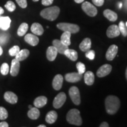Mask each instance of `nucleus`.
I'll return each mask as SVG.
<instances>
[{"label":"nucleus","mask_w":127,"mask_h":127,"mask_svg":"<svg viewBox=\"0 0 127 127\" xmlns=\"http://www.w3.org/2000/svg\"><path fill=\"white\" fill-rule=\"evenodd\" d=\"M52 45L54 47L56 48L58 53L61 54H64L66 50L68 48V46L65 45L59 39H54L52 41Z\"/></svg>","instance_id":"13"},{"label":"nucleus","mask_w":127,"mask_h":127,"mask_svg":"<svg viewBox=\"0 0 127 127\" xmlns=\"http://www.w3.org/2000/svg\"><path fill=\"white\" fill-rule=\"evenodd\" d=\"M91 48V41L89 38L84 39L79 44V49L83 52H87Z\"/></svg>","instance_id":"19"},{"label":"nucleus","mask_w":127,"mask_h":127,"mask_svg":"<svg viewBox=\"0 0 127 127\" xmlns=\"http://www.w3.org/2000/svg\"><path fill=\"white\" fill-rule=\"evenodd\" d=\"M118 47L116 45H111L108 48L107 52H106V58L108 61L113 60L118 53Z\"/></svg>","instance_id":"10"},{"label":"nucleus","mask_w":127,"mask_h":127,"mask_svg":"<svg viewBox=\"0 0 127 127\" xmlns=\"http://www.w3.org/2000/svg\"><path fill=\"white\" fill-rule=\"evenodd\" d=\"M81 7L82 10L90 17H94L97 14L98 11L96 8L88 1L82 3Z\"/></svg>","instance_id":"5"},{"label":"nucleus","mask_w":127,"mask_h":127,"mask_svg":"<svg viewBox=\"0 0 127 127\" xmlns=\"http://www.w3.org/2000/svg\"><path fill=\"white\" fill-rule=\"evenodd\" d=\"M9 65L7 63H3L1 66V72L3 75H6L9 72Z\"/></svg>","instance_id":"35"},{"label":"nucleus","mask_w":127,"mask_h":127,"mask_svg":"<svg viewBox=\"0 0 127 127\" xmlns=\"http://www.w3.org/2000/svg\"><path fill=\"white\" fill-rule=\"evenodd\" d=\"M5 7L6 9H7L8 11H9V12L14 11L16 8V6L15 4H14L12 1H7V2L6 3L5 5Z\"/></svg>","instance_id":"31"},{"label":"nucleus","mask_w":127,"mask_h":127,"mask_svg":"<svg viewBox=\"0 0 127 127\" xmlns=\"http://www.w3.org/2000/svg\"><path fill=\"white\" fill-rule=\"evenodd\" d=\"M47 103V98L44 96H38L34 100V105L36 108H42L44 107Z\"/></svg>","instance_id":"23"},{"label":"nucleus","mask_w":127,"mask_h":127,"mask_svg":"<svg viewBox=\"0 0 127 127\" xmlns=\"http://www.w3.org/2000/svg\"><path fill=\"white\" fill-rule=\"evenodd\" d=\"M33 1H34V2H38V1H39V0H32Z\"/></svg>","instance_id":"50"},{"label":"nucleus","mask_w":127,"mask_h":127,"mask_svg":"<svg viewBox=\"0 0 127 127\" xmlns=\"http://www.w3.org/2000/svg\"><path fill=\"white\" fill-rule=\"evenodd\" d=\"M4 9H3L2 8H1V7H0V15H1V14H2L3 13H4Z\"/></svg>","instance_id":"44"},{"label":"nucleus","mask_w":127,"mask_h":127,"mask_svg":"<svg viewBox=\"0 0 127 127\" xmlns=\"http://www.w3.org/2000/svg\"><path fill=\"white\" fill-rule=\"evenodd\" d=\"M118 28H119V30H120V32L123 34V35L124 36H127V26L125 25V24L123 21H121L120 23H119Z\"/></svg>","instance_id":"30"},{"label":"nucleus","mask_w":127,"mask_h":127,"mask_svg":"<svg viewBox=\"0 0 127 127\" xmlns=\"http://www.w3.org/2000/svg\"><path fill=\"white\" fill-rule=\"evenodd\" d=\"M8 112L5 108L2 107H0V120H5L7 118Z\"/></svg>","instance_id":"33"},{"label":"nucleus","mask_w":127,"mask_h":127,"mask_svg":"<svg viewBox=\"0 0 127 127\" xmlns=\"http://www.w3.org/2000/svg\"><path fill=\"white\" fill-rule=\"evenodd\" d=\"M38 127H46L45 125H39Z\"/></svg>","instance_id":"48"},{"label":"nucleus","mask_w":127,"mask_h":127,"mask_svg":"<svg viewBox=\"0 0 127 127\" xmlns=\"http://www.w3.org/2000/svg\"><path fill=\"white\" fill-rule=\"evenodd\" d=\"M76 67L77 68L78 72L80 74H82L85 72V66L84 64L81 62H78L76 64Z\"/></svg>","instance_id":"32"},{"label":"nucleus","mask_w":127,"mask_h":127,"mask_svg":"<svg viewBox=\"0 0 127 127\" xmlns=\"http://www.w3.org/2000/svg\"><path fill=\"white\" fill-rule=\"evenodd\" d=\"M25 42L32 46H36L39 43V38L35 34H28L25 36Z\"/></svg>","instance_id":"17"},{"label":"nucleus","mask_w":127,"mask_h":127,"mask_svg":"<svg viewBox=\"0 0 127 127\" xmlns=\"http://www.w3.org/2000/svg\"><path fill=\"white\" fill-rule=\"evenodd\" d=\"M2 52H3L2 48V47H1V46H0V56H1V55L2 54Z\"/></svg>","instance_id":"45"},{"label":"nucleus","mask_w":127,"mask_h":127,"mask_svg":"<svg viewBox=\"0 0 127 127\" xmlns=\"http://www.w3.org/2000/svg\"><path fill=\"white\" fill-rule=\"evenodd\" d=\"M58 54V51L53 45L48 48L47 50V58L50 61H54Z\"/></svg>","instance_id":"14"},{"label":"nucleus","mask_w":127,"mask_h":127,"mask_svg":"<svg viewBox=\"0 0 127 127\" xmlns=\"http://www.w3.org/2000/svg\"><path fill=\"white\" fill-rule=\"evenodd\" d=\"M20 51V47H19L18 45H15L13 47H12L11 48L9 49L8 52H9V55H10L11 56L15 57Z\"/></svg>","instance_id":"34"},{"label":"nucleus","mask_w":127,"mask_h":127,"mask_svg":"<svg viewBox=\"0 0 127 127\" xmlns=\"http://www.w3.org/2000/svg\"><path fill=\"white\" fill-rule=\"evenodd\" d=\"M63 77L61 74L55 75L53 81H52V87L54 90L58 91L61 90L63 84Z\"/></svg>","instance_id":"12"},{"label":"nucleus","mask_w":127,"mask_h":127,"mask_svg":"<svg viewBox=\"0 0 127 127\" xmlns=\"http://www.w3.org/2000/svg\"><path fill=\"white\" fill-rule=\"evenodd\" d=\"M125 77H126V79L127 80V68L126 69V71H125Z\"/></svg>","instance_id":"47"},{"label":"nucleus","mask_w":127,"mask_h":127,"mask_svg":"<svg viewBox=\"0 0 127 127\" xmlns=\"http://www.w3.org/2000/svg\"><path fill=\"white\" fill-rule=\"evenodd\" d=\"M82 78V74H79L78 72L68 73L65 76V79L66 81L71 83L79 82Z\"/></svg>","instance_id":"9"},{"label":"nucleus","mask_w":127,"mask_h":127,"mask_svg":"<svg viewBox=\"0 0 127 127\" xmlns=\"http://www.w3.org/2000/svg\"><path fill=\"white\" fill-rule=\"evenodd\" d=\"M66 121L70 124L80 126L82 125V121L80 115V112L78 109H70L66 114Z\"/></svg>","instance_id":"3"},{"label":"nucleus","mask_w":127,"mask_h":127,"mask_svg":"<svg viewBox=\"0 0 127 127\" xmlns=\"http://www.w3.org/2000/svg\"><path fill=\"white\" fill-rule=\"evenodd\" d=\"M11 19L8 17H0V28L3 30H7L10 27Z\"/></svg>","instance_id":"20"},{"label":"nucleus","mask_w":127,"mask_h":127,"mask_svg":"<svg viewBox=\"0 0 127 127\" xmlns=\"http://www.w3.org/2000/svg\"><path fill=\"white\" fill-rule=\"evenodd\" d=\"M64 54L72 61H77V60L78 59V53L74 50L68 48L65 51Z\"/></svg>","instance_id":"25"},{"label":"nucleus","mask_w":127,"mask_h":127,"mask_svg":"<svg viewBox=\"0 0 127 127\" xmlns=\"http://www.w3.org/2000/svg\"><path fill=\"white\" fill-rule=\"evenodd\" d=\"M125 25H126V26H127V23H126V24H125Z\"/></svg>","instance_id":"51"},{"label":"nucleus","mask_w":127,"mask_h":127,"mask_svg":"<svg viewBox=\"0 0 127 127\" xmlns=\"http://www.w3.org/2000/svg\"><path fill=\"white\" fill-rule=\"evenodd\" d=\"M100 127H109V124H108L107 122H103L100 124L99 125Z\"/></svg>","instance_id":"42"},{"label":"nucleus","mask_w":127,"mask_h":127,"mask_svg":"<svg viewBox=\"0 0 127 127\" xmlns=\"http://www.w3.org/2000/svg\"><path fill=\"white\" fill-rule=\"evenodd\" d=\"M8 36L7 34H2L0 35V44H4L8 41Z\"/></svg>","instance_id":"38"},{"label":"nucleus","mask_w":127,"mask_h":127,"mask_svg":"<svg viewBox=\"0 0 127 127\" xmlns=\"http://www.w3.org/2000/svg\"><path fill=\"white\" fill-rule=\"evenodd\" d=\"M4 99L8 102L11 104H15L18 101V96L14 93L11 91H7L4 94Z\"/></svg>","instance_id":"16"},{"label":"nucleus","mask_w":127,"mask_h":127,"mask_svg":"<svg viewBox=\"0 0 127 127\" xmlns=\"http://www.w3.org/2000/svg\"><path fill=\"white\" fill-rule=\"evenodd\" d=\"M112 71V66L109 64H104L98 69L96 75L98 77L102 78L109 75Z\"/></svg>","instance_id":"8"},{"label":"nucleus","mask_w":127,"mask_h":127,"mask_svg":"<svg viewBox=\"0 0 127 127\" xmlns=\"http://www.w3.org/2000/svg\"><path fill=\"white\" fill-rule=\"evenodd\" d=\"M95 76L91 71H87L84 74V81L87 85H92L94 82Z\"/></svg>","instance_id":"24"},{"label":"nucleus","mask_w":127,"mask_h":127,"mask_svg":"<svg viewBox=\"0 0 127 127\" xmlns=\"http://www.w3.org/2000/svg\"><path fill=\"white\" fill-rule=\"evenodd\" d=\"M57 27L64 32L67 31L70 32L71 34H76L79 31L78 25L74 24L61 23L57 25Z\"/></svg>","instance_id":"4"},{"label":"nucleus","mask_w":127,"mask_h":127,"mask_svg":"<svg viewBox=\"0 0 127 127\" xmlns=\"http://www.w3.org/2000/svg\"><path fill=\"white\" fill-rule=\"evenodd\" d=\"M93 4L97 7H101L104 3V0H92Z\"/></svg>","instance_id":"39"},{"label":"nucleus","mask_w":127,"mask_h":127,"mask_svg":"<svg viewBox=\"0 0 127 127\" xmlns=\"http://www.w3.org/2000/svg\"><path fill=\"white\" fill-rule=\"evenodd\" d=\"M103 14H104V17L107 18L109 21H115L117 20V18H118V15H117V13L114 12L113 11L110 10V9H105V10H104Z\"/></svg>","instance_id":"22"},{"label":"nucleus","mask_w":127,"mask_h":127,"mask_svg":"<svg viewBox=\"0 0 127 127\" xmlns=\"http://www.w3.org/2000/svg\"><path fill=\"white\" fill-rule=\"evenodd\" d=\"M16 2L18 4V5L22 8H25L27 7V0H15Z\"/></svg>","instance_id":"37"},{"label":"nucleus","mask_w":127,"mask_h":127,"mask_svg":"<svg viewBox=\"0 0 127 127\" xmlns=\"http://www.w3.org/2000/svg\"><path fill=\"white\" fill-rule=\"evenodd\" d=\"M30 55V51L27 49H23L20 50L17 55L15 56V59L19 61H22L25 60Z\"/></svg>","instance_id":"26"},{"label":"nucleus","mask_w":127,"mask_h":127,"mask_svg":"<svg viewBox=\"0 0 127 127\" xmlns=\"http://www.w3.org/2000/svg\"><path fill=\"white\" fill-rule=\"evenodd\" d=\"M66 94L63 92L58 94L55 96L54 99L53 101V106L55 108L58 109L62 107V106L64 104L65 102L66 101Z\"/></svg>","instance_id":"7"},{"label":"nucleus","mask_w":127,"mask_h":127,"mask_svg":"<svg viewBox=\"0 0 127 127\" xmlns=\"http://www.w3.org/2000/svg\"><path fill=\"white\" fill-rule=\"evenodd\" d=\"M28 108H29L30 109H31V108H32V107L31 105H29V106H28Z\"/></svg>","instance_id":"49"},{"label":"nucleus","mask_w":127,"mask_h":127,"mask_svg":"<svg viewBox=\"0 0 127 127\" xmlns=\"http://www.w3.org/2000/svg\"><path fill=\"white\" fill-rule=\"evenodd\" d=\"M122 5H123V4H122L121 2H120V4H119V8H121L122 7Z\"/></svg>","instance_id":"46"},{"label":"nucleus","mask_w":127,"mask_h":127,"mask_svg":"<svg viewBox=\"0 0 127 127\" xmlns=\"http://www.w3.org/2000/svg\"><path fill=\"white\" fill-rule=\"evenodd\" d=\"M69 95L71 100L76 105H79L81 103L80 93L78 88L75 86L71 87L69 90Z\"/></svg>","instance_id":"6"},{"label":"nucleus","mask_w":127,"mask_h":127,"mask_svg":"<svg viewBox=\"0 0 127 127\" xmlns=\"http://www.w3.org/2000/svg\"><path fill=\"white\" fill-rule=\"evenodd\" d=\"M120 100L117 96L109 95L105 101V106L107 112L109 115L116 114L120 108Z\"/></svg>","instance_id":"1"},{"label":"nucleus","mask_w":127,"mask_h":127,"mask_svg":"<svg viewBox=\"0 0 127 127\" xmlns=\"http://www.w3.org/2000/svg\"><path fill=\"white\" fill-rule=\"evenodd\" d=\"M58 118V114L54 111H51L48 112L45 117L46 122L49 124H52L56 121Z\"/></svg>","instance_id":"21"},{"label":"nucleus","mask_w":127,"mask_h":127,"mask_svg":"<svg viewBox=\"0 0 127 127\" xmlns=\"http://www.w3.org/2000/svg\"><path fill=\"white\" fill-rule=\"evenodd\" d=\"M76 3H78V4H80V3L83 2L84 0H74Z\"/></svg>","instance_id":"43"},{"label":"nucleus","mask_w":127,"mask_h":127,"mask_svg":"<svg viewBox=\"0 0 127 127\" xmlns=\"http://www.w3.org/2000/svg\"><path fill=\"white\" fill-rule=\"evenodd\" d=\"M39 115H40V112L36 107H32L28 112V117L31 120H37L39 118Z\"/></svg>","instance_id":"27"},{"label":"nucleus","mask_w":127,"mask_h":127,"mask_svg":"<svg viewBox=\"0 0 127 127\" xmlns=\"http://www.w3.org/2000/svg\"><path fill=\"white\" fill-rule=\"evenodd\" d=\"M54 2V0H42V4L44 6H48L51 5Z\"/></svg>","instance_id":"40"},{"label":"nucleus","mask_w":127,"mask_h":127,"mask_svg":"<svg viewBox=\"0 0 127 127\" xmlns=\"http://www.w3.org/2000/svg\"><path fill=\"white\" fill-rule=\"evenodd\" d=\"M71 34L70 32L67 31H64L63 34L61 35L60 41H61L62 43L64 44L65 45L69 46L71 44Z\"/></svg>","instance_id":"28"},{"label":"nucleus","mask_w":127,"mask_h":127,"mask_svg":"<svg viewBox=\"0 0 127 127\" xmlns=\"http://www.w3.org/2000/svg\"><path fill=\"white\" fill-rule=\"evenodd\" d=\"M120 31L118 26L117 25H111L107 30V35L108 38H113L120 35Z\"/></svg>","instance_id":"11"},{"label":"nucleus","mask_w":127,"mask_h":127,"mask_svg":"<svg viewBox=\"0 0 127 127\" xmlns=\"http://www.w3.org/2000/svg\"><path fill=\"white\" fill-rule=\"evenodd\" d=\"M28 25L27 23H24L20 25L19 27L18 31H17V34L19 36H22L26 34L27 31H28Z\"/></svg>","instance_id":"29"},{"label":"nucleus","mask_w":127,"mask_h":127,"mask_svg":"<svg viewBox=\"0 0 127 127\" xmlns=\"http://www.w3.org/2000/svg\"><path fill=\"white\" fill-rule=\"evenodd\" d=\"M95 55V51L93 50H88V51L86 52V54H85V57L90 60H93L94 59Z\"/></svg>","instance_id":"36"},{"label":"nucleus","mask_w":127,"mask_h":127,"mask_svg":"<svg viewBox=\"0 0 127 127\" xmlns=\"http://www.w3.org/2000/svg\"><path fill=\"white\" fill-rule=\"evenodd\" d=\"M31 31L33 34L36 35H42L44 33V28L40 24L35 23L31 25Z\"/></svg>","instance_id":"18"},{"label":"nucleus","mask_w":127,"mask_h":127,"mask_svg":"<svg viewBox=\"0 0 127 127\" xmlns=\"http://www.w3.org/2000/svg\"><path fill=\"white\" fill-rule=\"evenodd\" d=\"M8 123H6V122L3 121L0 123V127H8Z\"/></svg>","instance_id":"41"},{"label":"nucleus","mask_w":127,"mask_h":127,"mask_svg":"<svg viewBox=\"0 0 127 127\" xmlns=\"http://www.w3.org/2000/svg\"><path fill=\"white\" fill-rule=\"evenodd\" d=\"M60 12V8L57 6H54V7H48L44 9L43 10L41 11L40 15L44 19L52 21L58 18Z\"/></svg>","instance_id":"2"},{"label":"nucleus","mask_w":127,"mask_h":127,"mask_svg":"<svg viewBox=\"0 0 127 127\" xmlns=\"http://www.w3.org/2000/svg\"><path fill=\"white\" fill-rule=\"evenodd\" d=\"M20 61L16 60L15 58L12 60L11 62V66L10 74L13 77H15L18 74L20 71Z\"/></svg>","instance_id":"15"}]
</instances>
